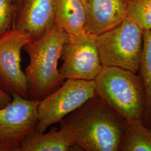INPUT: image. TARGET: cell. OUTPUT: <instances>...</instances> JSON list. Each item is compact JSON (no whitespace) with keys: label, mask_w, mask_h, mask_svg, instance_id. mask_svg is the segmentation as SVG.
I'll return each instance as SVG.
<instances>
[{"label":"cell","mask_w":151,"mask_h":151,"mask_svg":"<svg viewBox=\"0 0 151 151\" xmlns=\"http://www.w3.org/2000/svg\"><path fill=\"white\" fill-rule=\"evenodd\" d=\"M0 151H4V147H3V146H2L1 141H0Z\"/></svg>","instance_id":"cell-19"},{"label":"cell","mask_w":151,"mask_h":151,"mask_svg":"<svg viewBox=\"0 0 151 151\" xmlns=\"http://www.w3.org/2000/svg\"><path fill=\"white\" fill-rule=\"evenodd\" d=\"M96 95L125 120L143 121L146 94L138 73L117 67H103L95 79Z\"/></svg>","instance_id":"cell-3"},{"label":"cell","mask_w":151,"mask_h":151,"mask_svg":"<svg viewBox=\"0 0 151 151\" xmlns=\"http://www.w3.org/2000/svg\"><path fill=\"white\" fill-rule=\"evenodd\" d=\"M103 67H117L138 73L143 51V30L125 18L116 27L96 37Z\"/></svg>","instance_id":"cell-4"},{"label":"cell","mask_w":151,"mask_h":151,"mask_svg":"<svg viewBox=\"0 0 151 151\" xmlns=\"http://www.w3.org/2000/svg\"><path fill=\"white\" fill-rule=\"evenodd\" d=\"M60 123L77 151H121L125 120L96 95Z\"/></svg>","instance_id":"cell-1"},{"label":"cell","mask_w":151,"mask_h":151,"mask_svg":"<svg viewBox=\"0 0 151 151\" xmlns=\"http://www.w3.org/2000/svg\"><path fill=\"white\" fill-rule=\"evenodd\" d=\"M15 17L13 0H0V37L13 29Z\"/></svg>","instance_id":"cell-16"},{"label":"cell","mask_w":151,"mask_h":151,"mask_svg":"<svg viewBox=\"0 0 151 151\" xmlns=\"http://www.w3.org/2000/svg\"><path fill=\"white\" fill-rule=\"evenodd\" d=\"M96 37L85 32L76 36L68 35L61 54L63 63L59 69L64 80H95L103 68Z\"/></svg>","instance_id":"cell-6"},{"label":"cell","mask_w":151,"mask_h":151,"mask_svg":"<svg viewBox=\"0 0 151 151\" xmlns=\"http://www.w3.org/2000/svg\"><path fill=\"white\" fill-rule=\"evenodd\" d=\"M32 39L26 32L12 29L0 37V88L11 95L29 99L27 81L21 67L22 49Z\"/></svg>","instance_id":"cell-8"},{"label":"cell","mask_w":151,"mask_h":151,"mask_svg":"<svg viewBox=\"0 0 151 151\" xmlns=\"http://www.w3.org/2000/svg\"><path fill=\"white\" fill-rule=\"evenodd\" d=\"M77 151L68 134L62 129L53 128L49 132L36 131L22 142L19 151Z\"/></svg>","instance_id":"cell-11"},{"label":"cell","mask_w":151,"mask_h":151,"mask_svg":"<svg viewBox=\"0 0 151 151\" xmlns=\"http://www.w3.org/2000/svg\"><path fill=\"white\" fill-rule=\"evenodd\" d=\"M126 18L142 30L151 29V0H127Z\"/></svg>","instance_id":"cell-15"},{"label":"cell","mask_w":151,"mask_h":151,"mask_svg":"<svg viewBox=\"0 0 151 151\" xmlns=\"http://www.w3.org/2000/svg\"><path fill=\"white\" fill-rule=\"evenodd\" d=\"M95 95V81L65 80L57 90L39 101L36 132L44 133Z\"/></svg>","instance_id":"cell-5"},{"label":"cell","mask_w":151,"mask_h":151,"mask_svg":"<svg viewBox=\"0 0 151 151\" xmlns=\"http://www.w3.org/2000/svg\"><path fill=\"white\" fill-rule=\"evenodd\" d=\"M127 0H83L84 32L98 36L116 27L126 18Z\"/></svg>","instance_id":"cell-9"},{"label":"cell","mask_w":151,"mask_h":151,"mask_svg":"<svg viewBox=\"0 0 151 151\" xmlns=\"http://www.w3.org/2000/svg\"><path fill=\"white\" fill-rule=\"evenodd\" d=\"M11 96V103L0 109V141L4 151H19L22 140L36 131L39 101Z\"/></svg>","instance_id":"cell-7"},{"label":"cell","mask_w":151,"mask_h":151,"mask_svg":"<svg viewBox=\"0 0 151 151\" xmlns=\"http://www.w3.org/2000/svg\"><path fill=\"white\" fill-rule=\"evenodd\" d=\"M85 11L83 0H56L54 24L68 35L83 33Z\"/></svg>","instance_id":"cell-12"},{"label":"cell","mask_w":151,"mask_h":151,"mask_svg":"<svg viewBox=\"0 0 151 151\" xmlns=\"http://www.w3.org/2000/svg\"><path fill=\"white\" fill-rule=\"evenodd\" d=\"M67 37L68 34L54 24L43 35L23 47L30 60L24 72L29 99L41 101L65 81L58 65Z\"/></svg>","instance_id":"cell-2"},{"label":"cell","mask_w":151,"mask_h":151,"mask_svg":"<svg viewBox=\"0 0 151 151\" xmlns=\"http://www.w3.org/2000/svg\"><path fill=\"white\" fill-rule=\"evenodd\" d=\"M138 73L146 90V109L143 123L151 128V29L143 30V51Z\"/></svg>","instance_id":"cell-14"},{"label":"cell","mask_w":151,"mask_h":151,"mask_svg":"<svg viewBox=\"0 0 151 151\" xmlns=\"http://www.w3.org/2000/svg\"><path fill=\"white\" fill-rule=\"evenodd\" d=\"M121 151H151V128L142 120H125Z\"/></svg>","instance_id":"cell-13"},{"label":"cell","mask_w":151,"mask_h":151,"mask_svg":"<svg viewBox=\"0 0 151 151\" xmlns=\"http://www.w3.org/2000/svg\"><path fill=\"white\" fill-rule=\"evenodd\" d=\"M13 1H14V4L15 7V9H16V17L17 15L19 13V12L20 11V9H21L23 0H13ZM15 19H16V17H15Z\"/></svg>","instance_id":"cell-18"},{"label":"cell","mask_w":151,"mask_h":151,"mask_svg":"<svg viewBox=\"0 0 151 151\" xmlns=\"http://www.w3.org/2000/svg\"><path fill=\"white\" fill-rule=\"evenodd\" d=\"M12 96L0 88V109L6 107L12 101Z\"/></svg>","instance_id":"cell-17"},{"label":"cell","mask_w":151,"mask_h":151,"mask_svg":"<svg viewBox=\"0 0 151 151\" xmlns=\"http://www.w3.org/2000/svg\"><path fill=\"white\" fill-rule=\"evenodd\" d=\"M55 9L56 0H23L13 29L39 38L54 25Z\"/></svg>","instance_id":"cell-10"}]
</instances>
